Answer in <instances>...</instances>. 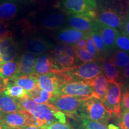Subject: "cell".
Listing matches in <instances>:
<instances>
[{
  "instance_id": "obj_15",
  "label": "cell",
  "mask_w": 129,
  "mask_h": 129,
  "mask_svg": "<svg viewBox=\"0 0 129 129\" xmlns=\"http://www.w3.org/2000/svg\"><path fill=\"white\" fill-rule=\"evenodd\" d=\"M60 72L56 67L50 54H41L37 58L34 75L39 76L49 73L57 74Z\"/></svg>"
},
{
  "instance_id": "obj_39",
  "label": "cell",
  "mask_w": 129,
  "mask_h": 129,
  "mask_svg": "<svg viewBox=\"0 0 129 129\" xmlns=\"http://www.w3.org/2000/svg\"><path fill=\"white\" fill-rule=\"evenodd\" d=\"M120 79H121L122 81H126L129 79V64L122 70V71L121 72Z\"/></svg>"
},
{
  "instance_id": "obj_34",
  "label": "cell",
  "mask_w": 129,
  "mask_h": 129,
  "mask_svg": "<svg viewBox=\"0 0 129 129\" xmlns=\"http://www.w3.org/2000/svg\"><path fill=\"white\" fill-rule=\"evenodd\" d=\"M85 49L87 50L93 56H94L98 60H100L99 54H98L97 48L96 46H95L94 43H93L92 39L90 38L89 35H88V37L87 38V46Z\"/></svg>"
},
{
  "instance_id": "obj_6",
  "label": "cell",
  "mask_w": 129,
  "mask_h": 129,
  "mask_svg": "<svg viewBox=\"0 0 129 129\" xmlns=\"http://www.w3.org/2000/svg\"><path fill=\"white\" fill-rule=\"evenodd\" d=\"M85 100L69 96L53 95L50 103L68 115H80Z\"/></svg>"
},
{
  "instance_id": "obj_28",
  "label": "cell",
  "mask_w": 129,
  "mask_h": 129,
  "mask_svg": "<svg viewBox=\"0 0 129 129\" xmlns=\"http://www.w3.org/2000/svg\"><path fill=\"white\" fill-rule=\"evenodd\" d=\"M54 94L41 89L38 87L36 89L28 93V96L35 102L39 104H49L51 98Z\"/></svg>"
},
{
  "instance_id": "obj_9",
  "label": "cell",
  "mask_w": 129,
  "mask_h": 129,
  "mask_svg": "<svg viewBox=\"0 0 129 129\" xmlns=\"http://www.w3.org/2000/svg\"><path fill=\"white\" fill-rule=\"evenodd\" d=\"M96 7V0H61L59 3V8L68 15L94 12Z\"/></svg>"
},
{
  "instance_id": "obj_32",
  "label": "cell",
  "mask_w": 129,
  "mask_h": 129,
  "mask_svg": "<svg viewBox=\"0 0 129 129\" xmlns=\"http://www.w3.org/2000/svg\"><path fill=\"white\" fill-rule=\"evenodd\" d=\"M82 126L83 129H109L106 125L101 122L94 121L87 118H82Z\"/></svg>"
},
{
  "instance_id": "obj_14",
  "label": "cell",
  "mask_w": 129,
  "mask_h": 129,
  "mask_svg": "<svg viewBox=\"0 0 129 129\" xmlns=\"http://www.w3.org/2000/svg\"><path fill=\"white\" fill-rule=\"evenodd\" d=\"M94 30H97L99 33L103 43L109 51L115 50V43L119 33L118 30L104 25L98 21Z\"/></svg>"
},
{
  "instance_id": "obj_30",
  "label": "cell",
  "mask_w": 129,
  "mask_h": 129,
  "mask_svg": "<svg viewBox=\"0 0 129 129\" xmlns=\"http://www.w3.org/2000/svg\"><path fill=\"white\" fill-rule=\"evenodd\" d=\"M115 49L124 51L129 54V36L119 31L115 40Z\"/></svg>"
},
{
  "instance_id": "obj_36",
  "label": "cell",
  "mask_w": 129,
  "mask_h": 129,
  "mask_svg": "<svg viewBox=\"0 0 129 129\" xmlns=\"http://www.w3.org/2000/svg\"><path fill=\"white\" fill-rule=\"evenodd\" d=\"M122 91L121 109L122 110H129V91L125 87L122 88Z\"/></svg>"
},
{
  "instance_id": "obj_8",
  "label": "cell",
  "mask_w": 129,
  "mask_h": 129,
  "mask_svg": "<svg viewBox=\"0 0 129 129\" xmlns=\"http://www.w3.org/2000/svg\"><path fill=\"white\" fill-rule=\"evenodd\" d=\"M102 102L111 115L114 114L119 117L121 103V88L119 83L108 80L107 92Z\"/></svg>"
},
{
  "instance_id": "obj_11",
  "label": "cell",
  "mask_w": 129,
  "mask_h": 129,
  "mask_svg": "<svg viewBox=\"0 0 129 129\" xmlns=\"http://www.w3.org/2000/svg\"><path fill=\"white\" fill-rule=\"evenodd\" d=\"M97 22L96 12L74 14L68 17L67 23L70 28L80 30L85 33L94 30Z\"/></svg>"
},
{
  "instance_id": "obj_24",
  "label": "cell",
  "mask_w": 129,
  "mask_h": 129,
  "mask_svg": "<svg viewBox=\"0 0 129 129\" xmlns=\"http://www.w3.org/2000/svg\"><path fill=\"white\" fill-rule=\"evenodd\" d=\"M109 60L121 73L129 64V54L125 51L115 49L112 50Z\"/></svg>"
},
{
  "instance_id": "obj_12",
  "label": "cell",
  "mask_w": 129,
  "mask_h": 129,
  "mask_svg": "<svg viewBox=\"0 0 129 129\" xmlns=\"http://www.w3.org/2000/svg\"><path fill=\"white\" fill-rule=\"evenodd\" d=\"M38 87L51 94L56 95L60 85L65 83L62 72L49 73L37 76Z\"/></svg>"
},
{
  "instance_id": "obj_17",
  "label": "cell",
  "mask_w": 129,
  "mask_h": 129,
  "mask_svg": "<svg viewBox=\"0 0 129 129\" xmlns=\"http://www.w3.org/2000/svg\"><path fill=\"white\" fill-rule=\"evenodd\" d=\"M36 60L34 54L29 52L24 53L19 61L18 71L15 77L34 75Z\"/></svg>"
},
{
  "instance_id": "obj_41",
  "label": "cell",
  "mask_w": 129,
  "mask_h": 129,
  "mask_svg": "<svg viewBox=\"0 0 129 129\" xmlns=\"http://www.w3.org/2000/svg\"><path fill=\"white\" fill-rule=\"evenodd\" d=\"M1 114H2V113H0V117H1ZM0 129H9L6 126V125L4 124H3V121L1 120V118H0Z\"/></svg>"
},
{
  "instance_id": "obj_35",
  "label": "cell",
  "mask_w": 129,
  "mask_h": 129,
  "mask_svg": "<svg viewBox=\"0 0 129 129\" xmlns=\"http://www.w3.org/2000/svg\"><path fill=\"white\" fill-rule=\"evenodd\" d=\"M43 129H74L69 124L62 122H53L48 125H45L40 127Z\"/></svg>"
},
{
  "instance_id": "obj_40",
  "label": "cell",
  "mask_w": 129,
  "mask_h": 129,
  "mask_svg": "<svg viewBox=\"0 0 129 129\" xmlns=\"http://www.w3.org/2000/svg\"><path fill=\"white\" fill-rule=\"evenodd\" d=\"M87 38L80 40L72 47L74 48H85L87 46Z\"/></svg>"
},
{
  "instance_id": "obj_29",
  "label": "cell",
  "mask_w": 129,
  "mask_h": 129,
  "mask_svg": "<svg viewBox=\"0 0 129 129\" xmlns=\"http://www.w3.org/2000/svg\"><path fill=\"white\" fill-rule=\"evenodd\" d=\"M4 93L7 96L18 99H24L28 97V92L26 90L12 82H9L7 84Z\"/></svg>"
},
{
  "instance_id": "obj_44",
  "label": "cell",
  "mask_w": 129,
  "mask_h": 129,
  "mask_svg": "<svg viewBox=\"0 0 129 129\" xmlns=\"http://www.w3.org/2000/svg\"><path fill=\"white\" fill-rule=\"evenodd\" d=\"M4 1H16L18 0H4Z\"/></svg>"
},
{
  "instance_id": "obj_22",
  "label": "cell",
  "mask_w": 129,
  "mask_h": 129,
  "mask_svg": "<svg viewBox=\"0 0 129 129\" xmlns=\"http://www.w3.org/2000/svg\"><path fill=\"white\" fill-rule=\"evenodd\" d=\"M19 13V6L14 1H4L0 2V20H10Z\"/></svg>"
},
{
  "instance_id": "obj_21",
  "label": "cell",
  "mask_w": 129,
  "mask_h": 129,
  "mask_svg": "<svg viewBox=\"0 0 129 129\" xmlns=\"http://www.w3.org/2000/svg\"><path fill=\"white\" fill-rule=\"evenodd\" d=\"M94 90L93 97L103 101L105 98L108 88V80L104 74L96 77L89 83Z\"/></svg>"
},
{
  "instance_id": "obj_25",
  "label": "cell",
  "mask_w": 129,
  "mask_h": 129,
  "mask_svg": "<svg viewBox=\"0 0 129 129\" xmlns=\"http://www.w3.org/2000/svg\"><path fill=\"white\" fill-rule=\"evenodd\" d=\"M18 66L19 62L14 60L0 64V78L9 81L15 77L18 71Z\"/></svg>"
},
{
  "instance_id": "obj_33",
  "label": "cell",
  "mask_w": 129,
  "mask_h": 129,
  "mask_svg": "<svg viewBox=\"0 0 129 129\" xmlns=\"http://www.w3.org/2000/svg\"><path fill=\"white\" fill-rule=\"evenodd\" d=\"M119 118V129H129V110H122Z\"/></svg>"
},
{
  "instance_id": "obj_20",
  "label": "cell",
  "mask_w": 129,
  "mask_h": 129,
  "mask_svg": "<svg viewBox=\"0 0 129 129\" xmlns=\"http://www.w3.org/2000/svg\"><path fill=\"white\" fill-rule=\"evenodd\" d=\"M22 111L19 99L7 96L4 93L0 94V113L10 114Z\"/></svg>"
},
{
  "instance_id": "obj_3",
  "label": "cell",
  "mask_w": 129,
  "mask_h": 129,
  "mask_svg": "<svg viewBox=\"0 0 129 129\" xmlns=\"http://www.w3.org/2000/svg\"><path fill=\"white\" fill-rule=\"evenodd\" d=\"M50 56L60 72L69 71L80 65L74 48L69 45L57 44L53 48Z\"/></svg>"
},
{
  "instance_id": "obj_13",
  "label": "cell",
  "mask_w": 129,
  "mask_h": 129,
  "mask_svg": "<svg viewBox=\"0 0 129 129\" xmlns=\"http://www.w3.org/2000/svg\"><path fill=\"white\" fill-rule=\"evenodd\" d=\"M56 37L61 43L72 46L81 40L88 37V34L70 28L60 29L56 32Z\"/></svg>"
},
{
  "instance_id": "obj_23",
  "label": "cell",
  "mask_w": 129,
  "mask_h": 129,
  "mask_svg": "<svg viewBox=\"0 0 129 129\" xmlns=\"http://www.w3.org/2000/svg\"><path fill=\"white\" fill-rule=\"evenodd\" d=\"M10 81L22 87L28 93L32 91L38 87L37 77L34 75L14 77L9 80Z\"/></svg>"
},
{
  "instance_id": "obj_18",
  "label": "cell",
  "mask_w": 129,
  "mask_h": 129,
  "mask_svg": "<svg viewBox=\"0 0 129 129\" xmlns=\"http://www.w3.org/2000/svg\"><path fill=\"white\" fill-rule=\"evenodd\" d=\"M53 47V44L44 39L39 37H34L27 41L26 48L28 52L34 55L45 54Z\"/></svg>"
},
{
  "instance_id": "obj_4",
  "label": "cell",
  "mask_w": 129,
  "mask_h": 129,
  "mask_svg": "<svg viewBox=\"0 0 129 129\" xmlns=\"http://www.w3.org/2000/svg\"><path fill=\"white\" fill-rule=\"evenodd\" d=\"M68 82L75 81L89 84L93 80L102 73V61L95 60L81 64L78 67L64 72Z\"/></svg>"
},
{
  "instance_id": "obj_2",
  "label": "cell",
  "mask_w": 129,
  "mask_h": 129,
  "mask_svg": "<svg viewBox=\"0 0 129 129\" xmlns=\"http://www.w3.org/2000/svg\"><path fill=\"white\" fill-rule=\"evenodd\" d=\"M128 0H96L97 21L121 29L125 19Z\"/></svg>"
},
{
  "instance_id": "obj_26",
  "label": "cell",
  "mask_w": 129,
  "mask_h": 129,
  "mask_svg": "<svg viewBox=\"0 0 129 129\" xmlns=\"http://www.w3.org/2000/svg\"><path fill=\"white\" fill-rule=\"evenodd\" d=\"M88 35L93 40V43L96 46L99 54L100 60H103L106 59L108 54L110 55V51L106 48L105 44L103 43L101 36L97 30H94L88 33Z\"/></svg>"
},
{
  "instance_id": "obj_42",
  "label": "cell",
  "mask_w": 129,
  "mask_h": 129,
  "mask_svg": "<svg viewBox=\"0 0 129 129\" xmlns=\"http://www.w3.org/2000/svg\"><path fill=\"white\" fill-rule=\"evenodd\" d=\"M23 129H41V127H38V126H35V125H33V126H28L25 127Z\"/></svg>"
},
{
  "instance_id": "obj_27",
  "label": "cell",
  "mask_w": 129,
  "mask_h": 129,
  "mask_svg": "<svg viewBox=\"0 0 129 129\" xmlns=\"http://www.w3.org/2000/svg\"><path fill=\"white\" fill-rule=\"evenodd\" d=\"M102 70L108 80L118 82L120 80V72L109 60H102Z\"/></svg>"
},
{
  "instance_id": "obj_7",
  "label": "cell",
  "mask_w": 129,
  "mask_h": 129,
  "mask_svg": "<svg viewBox=\"0 0 129 129\" xmlns=\"http://www.w3.org/2000/svg\"><path fill=\"white\" fill-rule=\"evenodd\" d=\"M94 94L93 87L88 83L69 81L62 84L56 95L69 96L81 99L91 98Z\"/></svg>"
},
{
  "instance_id": "obj_38",
  "label": "cell",
  "mask_w": 129,
  "mask_h": 129,
  "mask_svg": "<svg viewBox=\"0 0 129 129\" xmlns=\"http://www.w3.org/2000/svg\"><path fill=\"white\" fill-rule=\"evenodd\" d=\"M9 31L8 30V25L4 21L0 20V40L9 36Z\"/></svg>"
},
{
  "instance_id": "obj_5",
  "label": "cell",
  "mask_w": 129,
  "mask_h": 129,
  "mask_svg": "<svg viewBox=\"0 0 129 129\" xmlns=\"http://www.w3.org/2000/svg\"><path fill=\"white\" fill-rule=\"evenodd\" d=\"M111 114L105 107L102 101L94 97L85 99L80 117L107 125Z\"/></svg>"
},
{
  "instance_id": "obj_37",
  "label": "cell",
  "mask_w": 129,
  "mask_h": 129,
  "mask_svg": "<svg viewBox=\"0 0 129 129\" xmlns=\"http://www.w3.org/2000/svg\"><path fill=\"white\" fill-rule=\"evenodd\" d=\"M120 32H123L129 36V0H128V3H127V12L125 14V19L123 25L120 29Z\"/></svg>"
},
{
  "instance_id": "obj_31",
  "label": "cell",
  "mask_w": 129,
  "mask_h": 129,
  "mask_svg": "<svg viewBox=\"0 0 129 129\" xmlns=\"http://www.w3.org/2000/svg\"><path fill=\"white\" fill-rule=\"evenodd\" d=\"M74 49L76 56L82 64L95 60H99L85 48H74Z\"/></svg>"
},
{
  "instance_id": "obj_43",
  "label": "cell",
  "mask_w": 129,
  "mask_h": 129,
  "mask_svg": "<svg viewBox=\"0 0 129 129\" xmlns=\"http://www.w3.org/2000/svg\"><path fill=\"white\" fill-rule=\"evenodd\" d=\"M125 87L127 88V90L129 91V79L127 81H125Z\"/></svg>"
},
{
  "instance_id": "obj_1",
  "label": "cell",
  "mask_w": 129,
  "mask_h": 129,
  "mask_svg": "<svg viewBox=\"0 0 129 129\" xmlns=\"http://www.w3.org/2000/svg\"><path fill=\"white\" fill-rule=\"evenodd\" d=\"M19 102L23 111L31 115L36 126L40 127L53 122L66 123L67 122L65 114L58 110L50 103L37 104L28 97L19 99Z\"/></svg>"
},
{
  "instance_id": "obj_19",
  "label": "cell",
  "mask_w": 129,
  "mask_h": 129,
  "mask_svg": "<svg viewBox=\"0 0 129 129\" xmlns=\"http://www.w3.org/2000/svg\"><path fill=\"white\" fill-rule=\"evenodd\" d=\"M67 14L63 13H54L46 16L41 21L43 28L50 30L60 28L67 22Z\"/></svg>"
},
{
  "instance_id": "obj_16",
  "label": "cell",
  "mask_w": 129,
  "mask_h": 129,
  "mask_svg": "<svg viewBox=\"0 0 129 129\" xmlns=\"http://www.w3.org/2000/svg\"><path fill=\"white\" fill-rule=\"evenodd\" d=\"M17 56V46L12 37L9 36L0 40V64L10 62Z\"/></svg>"
},
{
  "instance_id": "obj_10",
  "label": "cell",
  "mask_w": 129,
  "mask_h": 129,
  "mask_svg": "<svg viewBox=\"0 0 129 129\" xmlns=\"http://www.w3.org/2000/svg\"><path fill=\"white\" fill-rule=\"evenodd\" d=\"M0 118L9 129H23L26 127L35 125L31 115L25 111L2 114Z\"/></svg>"
}]
</instances>
